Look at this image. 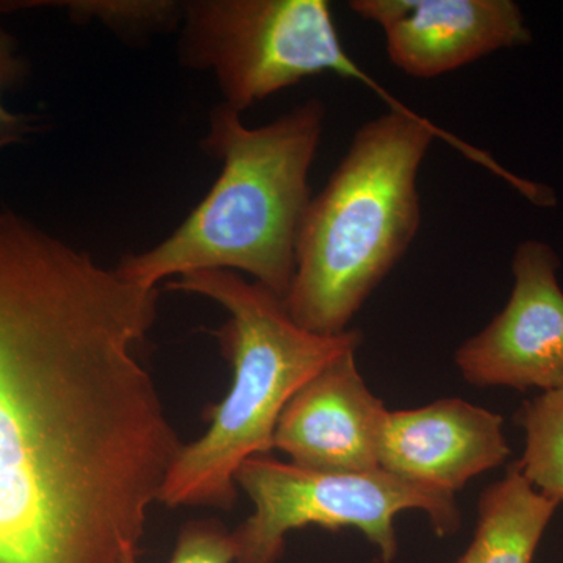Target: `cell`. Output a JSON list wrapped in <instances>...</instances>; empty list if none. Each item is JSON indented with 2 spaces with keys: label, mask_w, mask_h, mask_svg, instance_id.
Segmentation results:
<instances>
[{
  "label": "cell",
  "mask_w": 563,
  "mask_h": 563,
  "mask_svg": "<svg viewBox=\"0 0 563 563\" xmlns=\"http://www.w3.org/2000/svg\"><path fill=\"white\" fill-rule=\"evenodd\" d=\"M510 455L504 418L461 398L388 410L379 466L421 487L457 493Z\"/></svg>",
  "instance_id": "10"
},
{
  "label": "cell",
  "mask_w": 563,
  "mask_h": 563,
  "mask_svg": "<svg viewBox=\"0 0 563 563\" xmlns=\"http://www.w3.org/2000/svg\"><path fill=\"white\" fill-rule=\"evenodd\" d=\"M443 140L536 207H553L548 185L525 179L488 152L432 121L388 111L365 122L325 187L309 207L296 243V266L284 303L295 322L339 335L401 262L421 224L418 174L429 147Z\"/></svg>",
  "instance_id": "2"
},
{
  "label": "cell",
  "mask_w": 563,
  "mask_h": 563,
  "mask_svg": "<svg viewBox=\"0 0 563 563\" xmlns=\"http://www.w3.org/2000/svg\"><path fill=\"white\" fill-rule=\"evenodd\" d=\"M346 352L314 374L282 410L273 446L292 465L331 473L380 468V437L388 409Z\"/></svg>",
  "instance_id": "9"
},
{
  "label": "cell",
  "mask_w": 563,
  "mask_h": 563,
  "mask_svg": "<svg viewBox=\"0 0 563 563\" xmlns=\"http://www.w3.org/2000/svg\"><path fill=\"white\" fill-rule=\"evenodd\" d=\"M559 506L515 462L481 493L472 542L455 563H532Z\"/></svg>",
  "instance_id": "11"
},
{
  "label": "cell",
  "mask_w": 563,
  "mask_h": 563,
  "mask_svg": "<svg viewBox=\"0 0 563 563\" xmlns=\"http://www.w3.org/2000/svg\"><path fill=\"white\" fill-rule=\"evenodd\" d=\"M561 258L551 244L526 240L512 257L514 285L501 312L455 351L473 387L548 391L563 385Z\"/></svg>",
  "instance_id": "7"
},
{
  "label": "cell",
  "mask_w": 563,
  "mask_h": 563,
  "mask_svg": "<svg viewBox=\"0 0 563 563\" xmlns=\"http://www.w3.org/2000/svg\"><path fill=\"white\" fill-rule=\"evenodd\" d=\"M66 11L77 24L99 22L122 38H144L180 27L181 2L173 0H62V2H0V11L41 9Z\"/></svg>",
  "instance_id": "13"
},
{
  "label": "cell",
  "mask_w": 563,
  "mask_h": 563,
  "mask_svg": "<svg viewBox=\"0 0 563 563\" xmlns=\"http://www.w3.org/2000/svg\"><path fill=\"white\" fill-rule=\"evenodd\" d=\"M179 29L180 62L213 73L222 103L240 114L320 74L357 81L390 111L413 113L350 57L325 0H188Z\"/></svg>",
  "instance_id": "5"
},
{
  "label": "cell",
  "mask_w": 563,
  "mask_h": 563,
  "mask_svg": "<svg viewBox=\"0 0 563 563\" xmlns=\"http://www.w3.org/2000/svg\"><path fill=\"white\" fill-rule=\"evenodd\" d=\"M169 290L206 296L228 310L213 332L232 366V385L207 409L209 431L184 444L158 503L166 507L203 506L232 510L239 498L235 476L255 455H269L282 410L314 374L363 342L358 329L318 335L301 328L284 299L239 273L209 269L169 282Z\"/></svg>",
  "instance_id": "4"
},
{
  "label": "cell",
  "mask_w": 563,
  "mask_h": 563,
  "mask_svg": "<svg viewBox=\"0 0 563 563\" xmlns=\"http://www.w3.org/2000/svg\"><path fill=\"white\" fill-rule=\"evenodd\" d=\"M525 450L517 465L537 488L563 503V385L528 399L518 410Z\"/></svg>",
  "instance_id": "12"
},
{
  "label": "cell",
  "mask_w": 563,
  "mask_h": 563,
  "mask_svg": "<svg viewBox=\"0 0 563 563\" xmlns=\"http://www.w3.org/2000/svg\"><path fill=\"white\" fill-rule=\"evenodd\" d=\"M324 118L318 99L254 129L225 103L211 109L202 147L221 162L220 176L168 239L125 255L117 272L143 287L209 269L243 272L284 299Z\"/></svg>",
  "instance_id": "3"
},
{
  "label": "cell",
  "mask_w": 563,
  "mask_h": 563,
  "mask_svg": "<svg viewBox=\"0 0 563 563\" xmlns=\"http://www.w3.org/2000/svg\"><path fill=\"white\" fill-rule=\"evenodd\" d=\"M157 287L0 209V563H128L181 444L140 358Z\"/></svg>",
  "instance_id": "1"
},
{
  "label": "cell",
  "mask_w": 563,
  "mask_h": 563,
  "mask_svg": "<svg viewBox=\"0 0 563 563\" xmlns=\"http://www.w3.org/2000/svg\"><path fill=\"white\" fill-rule=\"evenodd\" d=\"M235 543L218 520H195L181 528L169 563H232ZM128 563H139L132 559Z\"/></svg>",
  "instance_id": "15"
},
{
  "label": "cell",
  "mask_w": 563,
  "mask_h": 563,
  "mask_svg": "<svg viewBox=\"0 0 563 563\" xmlns=\"http://www.w3.org/2000/svg\"><path fill=\"white\" fill-rule=\"evenodd\" d=\"M29 73L31 68L21 52L20 43L0 25V154L41 131L38 117L18 113L5 102L7 95L20 87L27 79Z\"/></svg>",
  "instance_id": "14"
},
{
  "label": "cell",
  "mask_w": 563,
  "mask_h": 563,
  "mask_svg": "<svg viewBox=\"0 0 563 563\" xmlns=\"http://www.w3.org/2000/svg\"><path fill=\"white\" fill-rule=\"evenodd\" d=\"M350 10L379 25L393 65L417 79H433L532 41L512 0H352Z\"/></svg>",
  "instance_id": "8"
},
{
  "label": "cell",
  "mask_w": 563,
  "mask_h": 563,
  "mask_svg": "<svg viewBox=\"0 0 563 563\" xmlns=\"http://www.w3.org/2000/svg\"><path fill=\"white\" fill-rule=\"evenodd\" d=\"M235 483L254 504V514L232 532L236 563H276L287 533L307 526L357 529L379 548L384 563H393L396 515L420 510L440 537L454 536L462 523L453 493L421 487L383 468L317 472L255 455L242 463Z\"/></svg>",
  "instance_id": "6"
}]
</instances>
